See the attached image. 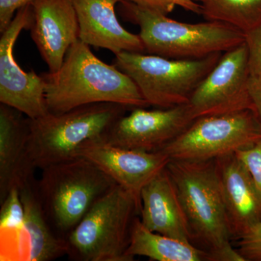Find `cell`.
<instances>
[{
  "mask_svg": "<svg viewBox=\"0 0 261 261\" xmlns=\"http://www.w3.org/2000/svg\"><path fill=\"white\" fill-rule=\"evenodd\" d=\"M42 75L48 111L54 114L94 103H116L130 110L149 106L128 75L101 61L80 39L67 51L58 71Z\"/></svg>",
  "mask_w": 261,
  "mask_h": 261,
  "instance_id": "cell-1",
  "label": "cell"
},
{
  "mask_svg": "<svg viewBox=\"0 0 261 261\" xmlns=\"http://www.w3.org/2000/svg\"><path fill=\"white\" fill-rule=\"evenodd\" d=\"M166 168L186 215L194 245L207 252L210 261H245L231 245L216 159H171Z\"/></svg>",
  "mask_w": 261,
  "mask_h": 261,
  "instance_id": "cell-2",
  "label": "cell"
},
{
  "mask_svg": "<svg viewBox=\"0 0 261 261\" xmlns=\"http://www.w3.org/2000/svg\"><path fill=\"white\" fill-rule=\"evenodd\" d=\"M120 12L127 21L140 27L146 53L175 60L202 59L224 53L243 44L245 33L220 22L187 23L123 0Z\"/></svg>",
  "mask_w": 261,
  "mask_h": 261,
  "instance_id": "cell-3",
  "label": "cell"
},
{
  "mask_svg": "<svg viewBox=\"0 0 261 261\" xmlns=\"http://www.w3.org/2000/svg\"><path fill=\"white\" fill-rule=\"evenodd\" d=\"M129 108L112 102L80 106L30 119L28 149L36 168L80 157L87 146L106 140Z\"/></svg>",
  "mask_w": 261,
  "mask_h": 261,
  "instance_id": "cell-4",
  "label": "cell"
},
{
  "mask_svg": "<svg viewBox=\"0 0 261 261\" xmlns=\"http://www.w3.org/2000/svg\"><path fill=\"white\" fill-rule=\"evenodd\" d=\"M37 181L39 200L57 234L66 239L101 197L117 185L83 157L42 168Z\"/></svg>",
  "mask_w": 261,
  "mask_h": 261,
  "instance_id": "cell-5",
  "label": "cell"
},
{
  "mask_svg": "<svg viewBox=\"0 0 261 261\" xmlns=\"http://www.w3.org/2000/svg\"><path fill=\"white\" fill-rule=\"evenodd\" d=\"M140 210L135 196L115 185L65 239L67 255L75 261H132L127 250L132 224Z\"/></svg>",
  "mask_w": 261,
  "mask_h": 261,
  "instance_id": "cell-6",
  "label": "cell"
},
{
  "mask_svg": "<svg viewBox=\"0 0 261 261\" xmlns=\"http://www.w3.org/2000/svg\"><path fill=\"white\" fill-rule=\"evenodd\" d=\"M223 53L202 59L175 60L122 51L113 65L133 80L149 106L170 108L188 104L194 91L219 63Z\"/></svg>",
  "mask_w": 261,
  "mask_h": 261,
  "instance_id": "cell-7",
  "label": "cell"
},
{
  "mask_svg": "<svg viewBox=\"0 0 261 261\" xmlns=\"http://www.w3.org/2000/svg\"><path fill=\"white\" fill-rule=\"evenodd\" d=\"M261 139V124L252 110L196 118L161 149L170 159L209 161L248 148Z\"/></svg>",
  "mask_w": 261,
  "mask_h": 261,
  "instance_id": "cell-8",
  "label": "cell"
},
{
  "mask_svg": "<svg viewBox=\"0 0 261 261\" xmlns=\"http://www.w3.org/2000/svg\"><path fill=\"white\" fill-rule=\"evenodd\" d=\"M250 76L245 42L223 53L190 97L188 106L194 120L243 110L253 111L248 90Z\"/></svg>",
  "mask_w": 261,
  "mask_h": 261,
  "instance_id": "cell-9",
  "label": "cell"
},
{
  "mask_svg": "<svg viewBox=\"0 0 261 261\" xmlns=\"http://www.w3.org/2000/svg\"><path fill=\"white\" fill-rule=\"evenodd\" d=\"M30 3L15 13L9 27L0 38V102L18 110L30 119L49 113L46 102V82L42 75L20 68L14 57V47L23 29L32 21Z\"/></svg>",
  "mask_w": 261,
  "mask_h": 261,
  "instance_id": "cell-10",
  "label": "cell"
},
{
  "mask_svg": "<svg viewBox=\"0 0 261 261\" xmlns=\"http://www.w3.org/2000/svg\"><path fill=\"white\" fill-rule=\"evenodd\" d=\"M145 108H134L121 117L105 141L123 148L157 152L194 121L188 104L154 110Z\"/></svg>",
  "mask_w": 261,
  "mask_h": 261,
  "instance_id": "cell-11",
  "label": "cell"
},
{
  "mask_svg": "<svg viewBox=\"0 0 261 261\" xmlns=\"http://www.w3.org/2000/svg\"><path fill=\"white\" fill-rule=\"evenodd\" d=\"M31 37L49 73L61 68L67 51L80 39V25L71 0H32Z\"/></svg>",
  "mask_w": 261,
  "mask_h": 261,
  "instance_id": "cell-12",
  "label": "cell"
},
{
  "mask_svg": "<svg viewBox=\"0 0 261 261\" xmlns=\"http://www.w3.org/2000/svg\"><path fill=\"white\" fill-rule=\"evenodd\" d=\"M80 157L92 161L140 202L142 188L165 169L171 160L161 151L145 152L123 148L105 140L87 146Z\"/></svg>",
  "mask_w": 261,
  "mask_h": 261,
  "instance_id": "cell-13",
  "label": "cell"
},
{
  "mask_svg": "<svg viewBox=\"0 0 261 261\" xmlns=\"http://www.w3.org/2000/svg\"><path fill=\"white\" fill-rule=\"evenodd\" d=\"M231 240L261 222V193L235 153L216 159Z\"/></svg>",
  "mask_w": 261,
  "mask_h": 261,
  "instance_id": "cell-14",
  "label": "cell"
},
{
  "mask_svg": "<svg viewBox=\"0 0 261 261\" xmlns=\"http://www.w3.org/2000/svg\"><path fill=\"white\" fill-rule=\"evenodd\" d=\"M80 25V40L89 46L122 51L146 53L140 36L122 27L116 6L123 0H71Z\"/></svg>",
  "mask_w": 261,
  "mask_h": 261,
  "instance_id": "cell-15",
  "label": "cell"
},
{
  "mask_svg": "<svg viewBox=\"0 0 261 261\" xmlns=\"http://www.w3.org/2000/svg\"><path fill=\"white\" fill-rule=\"evenodd\" d=\"M30 119L6 105H0V202L10 190L34 177L35 166L29 154Z\"/></svg>",
  "mask_w": 261,
  "mask_h": 261,
  "instance_id": "cell-16",
  "label": "cell"
},
{
  "mask_svg": "<svg viewBox=\"0 0 261 261\" xmlns=\"http://www.w3.org/2000/svg\"><path fill=\"white\" fill-rule=\"evenodd\" d=\"M140 219L154 232L193 243L186 215L167 168L142 188Z\"/></svg>",
  "mask_w": 261,
  "mask_h": 261,
  "instance_id": "cell-17",
  "label": "cell"
},
{
  "mask_svg": "<svg viewBox=\"0 0 261 261\" xmlns=\"http://www.w3.org/2000/svg\"><path fill=\"white\" fill-rule=\"evenodd\" d=\"M35 176L19 188L24 207L22 260L51 261L67 255L66 240L51 228L42 207Z\"/></svg>",
  "mask_w": 261,
  "mask_h": 261,
  "instance_id": "cell-18",
  "label": "cell"
},
{
  "mask_svg": "<svg viewBox=\"0 0 261 261\" xmlns=\"http://www.w3.org/2000/svg\"><path fill=\"white\" fill-rule=\"evenodd\" d=\"M127 255L132 260L136 256H143L156 261H210L205 250L191 243L150 231L138 216L132 224Z\"/></svg>",
  "mask_w": 261,
  "mask_h": 261,
  "instance_id": "cell-19",
  "label": "cell"
},
{
  "mask_svg": "<svg viewBox=\"0 0 261 261\" xmlns=\"http://www.w3.org/2000/svg\"><path fill=\"white\" fill-rule=\"evenodd\" d=\"M207 21L227 24L244 33L261 25V0H194Z\"/></svg>",
  "mask_w": 261,
  "mask_h": 261,
  "instance_id": "cell-20",
  "label": "cell"
},
{
  "mask_svg": "<svg viewBox=\"0 0 261 261\" xmlns=\"http://www.w3.org/2000/svg\"><path fill=\"white\" fill-rule=\"evenodd\" d=\"M238 251L245 261H261V222L238 240Z\"/></svg>",
  "mask_w": 261,
  "mask_h": 261,
  "instance_id": "cell-21",
  "label": "cell"
},
{
  "mask_svg": "<svg viewBox=\"0 0 261 261\" xmlns=\"http://www.w3.org/2000/svg\"><path fill=\"white\" fill-rule=\"evenodd\" d=\"M147 9L159 12L167 15L176 6L181 7L189 12L201 15V6L194 0H126Z\"/></svg>",
  "mask_w": 261,
  "mask_h": 261,
  "instance_id": "cell-22",
  "label": "cell"
},
{
  "mask_svg": "<svg viewBox=\"0 0 261 261\" xmlns=\"http://www.w3.org/2000/svg\"><path fill=\"white\" fill-rule=\"evenodd\" d=\"M261 193V139L248 148L235 152Z\"/></svg>",
  "mask_w": 261,
  "mask_h": 261,
  "instance_id": "cell-23",
  "label": "cell"
},
{
  "mask_svg": "<svg viewBox=\"0 0 261 261\" xmlns=\"http://www.w3.org/2000/svg\"><path fill=\"white\" fill-rule=\"evenodd\" d=\"M245 35L250 75L261 77V25Z\"/></svg>",
  "mask_w": 261,
  "mask_h": 261,
  "instance_id": "cell-24",
  "label": "cell"
},
{
  "mask_svg": "<svg viewBox=\"0 0 261 261\" xmlns=\"http://www.w3.org/2000/svg\"><path fill=\"white\" fill-rule=\"evenodd\" d=\"M32 0H0V33H3L9 27L15 13Z\"/></svg>",
  "mask_w": 261,
  "mask_h": 261,
  "instance_id": "cell-25",
  "label": "cell"
},
{
  "mask_svg": "<svg viewBox=\"0 0 261 261\" xmlns=\"http://www.w3.org/2000/svg\"><path fill=\"white\" fill-rule=\"evenodd\" d=\"M249 94L254 113L261 124V77L250 75L248 82Z\"/></svg>",
  "mask_w": 261,
  "mask_h": 261,
  "instance_id": "cell-26",
  "label": "cell"
}]
</instances>
